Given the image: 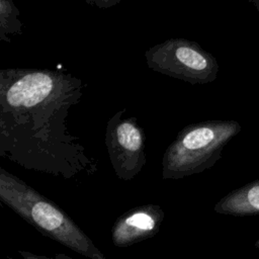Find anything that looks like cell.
I'll list each match as a JSON object with an SVG mask.
<instances>
[{"label": "cell", "mask_w": 259, "mask_h": 259, "mask_svg": "<svg viewBox=\"0 0 259 259\" xmlns=\"http://www.w3.org/2000/svg\"><path fill=\"white\" fill-rule=\"evenodd\" d=\"M0 201L47 237L89 259H107L71 218L15 177L0 171Z\"/></svg>", "instance_id": "1"}, {"label": "cell", "mask_w": 259, "mask_h": 259, "mask_svg": "<svg viewBox=\"0 0 259 259\" xmlns=\"http://www.w3.org/2000/svg\"><path fill=\"white\" fill-rule=\"evenodd\" d=\"M241 130V124L232 119L204 120L186 125L165 151L163 178L181 179L209 169Z\"/></svg>", "instance_id": "2"}, {"label": "cell", "mask_w": 259, "mask_h": 259, "mask_svg": "<svg viewBox=\"0 0 259 259\" xmlns=\"http://www.w3.org/2000/svg\"><path fill=\"white\" fill-rule=\"evenodd\" d=\"M146 59L151 69L192 85L213 82L220 69L210 53L185 38H171L151 48Z\"/></svg>", "instance_id": "3"}, {"label": "cell", "mask_w": 259, "mask_h": 259, "mask_svg": "<svg viewBox=\"0 0 259 259\" xmlns=\"http://www.w3.org/2000/svg\"><path fill=\"white\" fill-rule=\"evenodd\" d=\"M164 220V211L159 205H143L118 218L111 230V240L115 247H128L156 235Z\"/></svg>", "instance_id": "4"}, {"label": "cell", "mask_w": 259, "mask_h": 259, "mask_svg": "<svg viewBox=\"0 0 259 259\" xmlns=\"http://www.w3.org/2000/svg\"><path fill=\"white\" fill-rule=\"evenodd\" d=\"M111 153L124 165L130 160L131 170H137L145 163L144 137L141 130L132 121L120 122L112 134Z\"/></svg>", "instance_id": "5"}, {"label": "cell", "mask_w": 259, "mask_h": 259, "mask_svg": "<svg viewBox=\"0 0 259 259\" xmlns=\"http://www.w3.org/2000/svg\"><path fill=\"white\" fill-rule=\"evenodd\" d=\"M214 211L235 217L259 214V177L223 196L214 205Z\"/></svg>", "instance_id": "6"}, {"label": "cell", "mask_w": 259, "mask_h": 259, "mask_svg": "<svg viewBox=\"0 0 259 259\" xmlns=\"http://www.w3.org/2000/svg\"><path fill=\"white\" fill-rule=\"evenodd\" d=\"M22 259H75L67 254L63 253H57L53 256H47V255H41V254H34L29 251H18Z\"/></svg>", "instance_id": "7"}, {"label": "cell", "mask_w": 259, "mask_h": 259, "mask_svg": "<svg viewBox=\"0 0 259 259\" xmlns=\"http://www.w3.org/2000/svg\"><path fill=\"white\" fill-rule=\"evenodd\" d=\"M12 12L13 7L10 2L7 1H0V33H3L4 26V19H12Z\"/></svg>", "instance_id": "8"}]
</instances>
